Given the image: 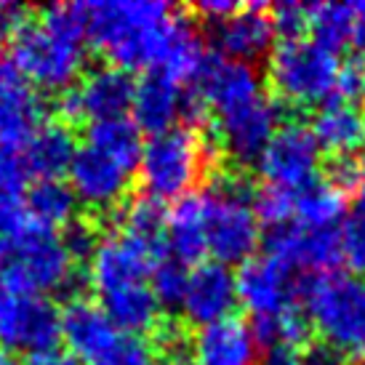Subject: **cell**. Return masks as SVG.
I'll return each mask as SVG.
<instances>
[{
	"instance_id": "6da1fadb",
	"label": "cell",
	"mask_w": 365,
	"mask_h": 365,
	"mask_svg": "<svg viewBox=\"0 0 365 365\" xmlns=\"http://www.w3.org/2000/svg\"><path fill=\"white\" fill-rule=\"evenodd\" d=\"M83 3H56L27 19L9 41V64L21 81L43 91H67L83 75Z\"/></svg>"
},
{
	"instance_id": "7a4b0ae2",
	"label": "cell",
	"mask_w": 365,
	"mask_h": 365,
	"mask_svg": "<svg viewBox=\"0 0 365 365\" xmlns=\"http://www.w3.org/2000/svg\"><path fill=\"white\" fill-rule=\"evenodd\" d=\"M176 11L160 0H102L83 3L86 43L120 70L160 67L165 38Z\"/></svg>"
},
{
	"instance_id": "3957f363",
	"label": "cell",
	"mask_w": 365,
	"mask_h": 365,
	"mask_svg": "<svg viewBox=\"0 0 365 365\" xmlns=\"http://www.w3.org/2000/svg\"><path fill=\"white\" fill-rule=\"evenodd\" d=\"M304 314L339 360H365V274H314L302 288Z\"/></svg>"
},
{
	"instance_id": "277c9868",
	"label": "cell",
	"mask_w": 365,
	"mask_h": 365,
	"mask_svg": "<svg viewBox=\"0 0 365 365\" xmlns=\"http://www.w3.org/2000/svg\"><path fill=\"white\" fill-rule=\"evenodd\" d=\"M213 158L203 131L192 123L173 125L168 131L150 136L142 147L136 176L144 197L165 203L195 192Z\"/></svg>"
},
{
	"instance_id": "5b68a950",
	"label": "cell",
	"mask_w": 365,
	"mask_h": 365,
	"mask_svg": "<svg viewBox=\"0 0 365 365\" xmlns=\"http://www.w3.org/2000/svg\"><path fill=\"white\" fill-rule=\"evenodd\" d=\"M339 56L325 51L312 38H291L274 43L269 51L267 78L274 93L294 107H320L334 99Z\"/></svg>"
},
{
	"instance_id": "8992f818",
	"label": "cell",
	"mask_w": 365,
	"mask_h": 365,
	"mask_svg": "<svg viewBox=\"0 0 365 365\" xmlns=\"http://www.w3.org/2000/svg\"><path fill=\"white\" fill-rule=\"evenodd\" d=\"M75 280V256L59 232L30 224L19 243L0 259V288L16 294H41L70 288Z\"/></svg>"
},
{
	"instance_id": "52a82bcc",
	"label": "cell",
	"mask_w": 365,
	"mask_h": 365,
	"mask_svg": "<svg viewBox=\"0 0 365 365\" xmlns=\"http://www.w3.org/2000/svg\"><path fill=\"white\" fill-rule=\"evenodd\" d=\"M205 195V248L213 256V262L230 267L256 256L262 243V224L251 208V190L245 187L243 179H222Z\"/></svg>"
},
{
	"instance_id": "ba28073f",
	"label": "cell",
	"mask_w": 365,
	"mask_h": 365,
	"mask_svg": "<svg viewBox=\"0 0 365 365\" xmlns=\"http://www.w3.org/2000/svg\"><path fill=\"white\" fill-rule=\"evenodd\" d=\"M133 86L136 83L131 72L112 67V64H99L93 70L83 72L72 88L59 93L56 112L64 125L81 120L99 123L125 118V112L131 110Z\"/></svg>"
},
{
	"instance_id": "9c48e42d",
	"label": "cell",
	"mask_w": 365,
	"mask_h": 365,
	"mask_svg": "<svg viewBox=\"0 0 365 365\" xmlns=\"http://www.w3.org/2000/svg\"><path fill=\"white\" fill-rule=\"evenodd\" d=\"M165 254L155 251L150 245L139 243L136 237L123 230L102 235L88 256V283L96 299L123 288L150 283V272Z\"/></svg>"
},
{
	"instance_id": "30bf717a",
	"label": "cell",
	"mask_w": 365,
	"mask_h": 365,
	"mask_svg": "<svg viewBox=\"0 0 365 365\" xmlns=\"http://www.w3.org/2000/svg\"><path fill=\"white\" fill-rule=\"evenodd\" d=\"M320 158L323 153L314 142L309 125L291 120L277 125V131L267 142L256 165H259L264 184L280 187L288 192H299L317 179Z\"/></svg>"
},
{
	"instance_id": "8fae6325",
	"label": "cell",
	"mask_w": 365,
	"mask_h": 365,
	"mask_svg": "<svg viewBox=\"0 0 365 365\" xmlns=\"http://www.w3.org/2000/svg\"><path fill=\"white\" fill-rule=\"evenodd\" d=\"M59 341V307L48 296L0 291V346L9 352H46Z\"/></svg>"
},
{
	"instance_id": "7c38bea8",
	"label": "cell",
	"mask_w": 365,
	"mask_h": 365,
	"mask_svg": "<svg viewBox=\"0 0 365 365\" xmlns=\"http://www.w3.org/2000/svg\"><path fill=\"white\" fill-rule=\"evenodd\" d=\"M213 118L224 153L240 165H251L259 160L267 142L280 125V104L267 91H262L254 99L235 104Z\"/></svg>"
},
{
	"instance_id": "4fadbf2b",
	"label": "cell",
	"mask_w": 365,
	"mask_h": 365,
	"mask_svg": "<svg viewBox=\"0 0 365 365\" xmlns=\"http://www.w3.org/2000/svg\"><path fill=\"white\" fill-rule=\"evenodd\" d=\"M237 304H243L254 320L274 317L296 307L302 285L296 283L294 269L272 256H251L235 272Z\"/></svg>"
},
{
	"instance_id": "5bb4252c",
	"label": "cell",
	"mask_w": 365,
	"mask_h": 365,
	"mask_svg": "<svg viewBox=\"0 0 365 365\" xmlns=\"http://www.w3.org/2000/svg\"><path fill=\"white\" fill-rule=\"evenodd\" d=\"M131 171L86 144L75 150V158L67 168V187L75 200L93 211H112L115 205H120L131 190Z\"/></svg>"
},
{
	"instance_id": "9a60e30c",
	"label": "cell",
	"mask_w": 365,
	"mask_h": 365,
	"mask_svg": "<svg viewBox=\"0 0 365 365\" xmlns=\"http://www.w3.org/2000/svg\"><path fill=\"white\" fill-rule=\"evenodd\" d=\"M267 256L291 269L314 274L334 272L341 264V227L339 230H304L299 224L274 227L267 235Z\"/></svg>"
},
{
	"instance_id": "2e32d148",
	"label": "cell",
	"mask_w": 365,
	"mask_h": 365,
	"mask_svg": "<svg viewBox=\"0 0 365 365\" xmlns=\"http://www.w3.org/2000/svg\"><path fill=\"white\" fill-rule=\"evenodd\" d=\"M192 83V102L200 107V112H213V115L248 102L264 91L262 75L256 72L254 64L224 59V56H208Z\"/></svg>"
},
{
	"instance_id": "e0dca14e",
	"label": "cell",
	"mask_w": 365,
	"mask_h": 365,
	"mask_svg": "<svg viewBox=\"0 0 365 365\" xmlns=\"http://www.w3.org/2000/svg\"><path fill=\"white\" fill-rule=\"evenodd\" d=\"M120 336L102 307L96 304V299L72 296L59 309V339L75 360H86L88 365L96 363L118 344Z\"/></svg>"
},
{
	"instance_id": "ac0fdd59",
	"label": "cell",
	"mask_w": 365,
	"mask_h": 365,
	"mask_svg": "<svg viewBox=\"0 0 365 365\" xmlns=\"http://www.w3.org/2000/svg\"><path fill=\"white\" fill-rule=\"evenodd\" d=\"M237 307V291H235V272L219 262L195 264L187 274V288L182 296V309L187 323L205 328L230 317Z\"/></svg>"
},
{
	"instance_id": "d6986e66",
	"label": "cell",
	"mask_w": 365,
	"mask_h": 365,
	"mask_svg": "<svg viewBox=\"0 0 365 365\" xmlns=\"http://www.w3.org/2000/svg\"><path fill=\"white\" fill-rule=\"evenodd\" d=\"M187 112H190V96L179 83L163 72H147L133 86L131 120L142 133L155 136L168 131L179 125L182 118H187Z\"/></svg>"
},
{
	"instance_id": "ffe728a7",
	"label": "cell",
	"mask_w": 365,
	"mask_h": 365,
	"mask_svg": "<svg viewBox=\"0 0 365 365\" xmlns=\"http://www.w3.org/2000/svg\"><path fill=\"white\" fill-rule=\"evenodd\" d=\"M274 27L269 19V6H240L232 16L216 24L213 41L224 59L254 64L256 59L269 56L274 48Z\"/></svg>"
},
{
	"instance_id": "44dd1931",
	"label": "cell",
	"mask_w": 365,
	"mask_h": 365,
	"mask_svg": "<svg viewBox=\"0 0 365 365\" xmlns=\"http://www.w3.org/2000/svg\"><path fill=\"white\" fill-rule=\"evenodd\" d=\"M192 352L195 365H254L259 346L251 334V325L230 314L219 323L197 328Z\"/></svg>"
},
{
	"instance_id": "7402d4cb",
	"label": "cell",
	"mask_w": 365,
	"mask_h": 365,
	"mask_svg": "<svg viewBox=\"0 0 365 365\" xmlns=\"http://www.w3.org/2000/svg\"><path fill=\"white\" fill-rule=\"evenodd\" d=\"M205 213H208V195L190 192L173 200L165 211V251L168 259L179 264H200L208 254L205 248Z\"/></svg>"
},
{
	"instance_id": "603a6c76",
	"label": "cell",
	"mask_w": 365,
	"mask_h": 365,
	"mask_svg": "<svg viewBox=\"0 0 365 365\" xmlns=\"http://www.w3.org/2000/svg\"><path fill=\"white\" fill-rule=\"evenodd\" d=\"M43 125V102L9 61L0 70V142H27Z\"/></svg>"
},
{
	"instance_id": "cb8c5ba5",
	"label": "cell",
	"mask_w": 365,
	"mask_h": 365,
	"mask_svg": "<svg viewBox=\"0 0 365 365\" xmlns=\"http://www.w3.org/2000/svg\"><path fill=\"white\" fill-rule=\"evenodd\" d=\"M365 115L352 102L331 99L317 107L312 115L309 131L320 153H331L334 158H349L363 144Z\"/></svg>"
},
{
	"instance_id": "d4e9b609",
	"label": "cell",
	"mask_w": 365,
	"mask_h": 365,
	"mask_svg": "<svg viewBox=\"0 0 365 365\" xmlns=\"http://www.w3.org/2000/svg\"><path fill=\"white\" fill-rule=\"evenodd\" d=\"M349 197L328 179H314L294 192V224L304 230H339L346 216Z\"/></svg>"
},
{
	"instance_id": "484cf974",
	"label": "cell",
	"mask_w": 365,
	"mask_h": 365,
	"mask_svg": "<svg viewBox=\"0 0 365 365\" xmlns=\"http://www.w3.org/2000/svg\"><path fill=\"white\" fill-rule=\"evenodd\" d=\"M75 136L64 123H43L38 131L27 139V160L32 176L38 179H61L75 158Z\"/></svg>"
},
{
	"instance_id": "4316f807",
	"label": "cell",
	"mask_w": 365,
	"mask_h": 365,
	"mask_svg": "<svg viewBox=\"0 0 365 365\" xmlns=\"http://www.w3.org/2000/svg\"><path fill=\"white\" fill-rule=\"evenodd\" d=\"M86 147L107 155L110 160L123 165L125 171L136 173L144 139L142 131L133 125L131 118H112V120L88 123L86 128Z\"/></svg>"
},
{
	"instance_id": "83f0119b",
	"label": "cell",
	"mask_w": 365,
	"mask_h": 365,
	"mask_svg": "<svg viewBox=\"0 0 365 365\" xmlns=\"http://www.w3.org/2000/svg\"><path fill=\"white\" fill-rule=\"evenodd\" d=\"M24 211L30 216L32 224H38L43 230H67L75 222V211H78V200L67 182L61 179H38L30 184L27 192V203Z\"/></svg>"
},
{
	"instance_id": "f1b7e54d",
	"label": "cell",
	"mask_w": 365,
	"mask_h": 365,
	"mask_svg": "<svg viewBox=\"0 0 365 365\" xmlns=\"http://www.w3.org/2000/svg\"><path fill=\"white\" fill-rule=\"evenodd\" d=\"M251 334L256 339V346H264L269 352H294L299 355V349L307 346L312 328L307 320L304 309L291 307L285 312L274 314V317H259L251 320Z\"/></svg>"
},
{
	"instance_id": "f546056e",
	"label": "cell",
	"mask_w": 365,
	"mask_h": 365,
	"mask_svg": "<svg viewBox=\"0 0 365 365\" xmlns=\"http://www.w3.org/2000/svg\"><path fill=\"white\" fill-rule=\"evenodd\" d=\"M307 30L312 32V41L317 46H323L325 51L339 56V51L349 48L352 6H344V3H317V6H309Z\"/></svg>"
},
{
	"instance_id": "4dcf8cb0",
	"label": "cell",
	"mask_w": 365,
	"mask_h": 365,
	"mask_svg": "<svg viewBox=\"0 0 365 365\" xmlns=\"http://www.w3.org/2000/svg\"><path fill=\"white\" fill-rule=\"evenodd\" d=\"M120 230L125 235L136 237L139 243L165 254V208L158 200H150V197L133 200L123 211Z\"/></svg>"
},
{
	"instance_id": "1f68e13d",
	"label": "cell",
	"mask_w": 365,
	"mask_h": 365,
	"mask_svg": "<svg viewBox=\"0 0 365 365\" xmlns=\"http://www.w3.org/2000/svg\"><path fill=\"white\" fill-rule=\"evenodd\" d=\"M187 274H190V269L184 264L168 259V256L155 264L153 272H150V291H153L155 302L160 304V309L163 307L179 309L184 288H187Z\"/></svg>"
},
{
	"instance_id": "d6a6232c",
	"label": "cell",
	"mask_w": 365,
	"mask_h": 365,
	"mask_svg": "<svg viewBox=\"0 0 365 365\" xmlns=\"http://www.w3.org/2000/svg\"><path fill=\"white\" fill-rule=\"evenodd\" d=\"M35 182L27 160V142H0V192L16 195Z\"/></svg>"
},
{
	"instance_id": "836d02e7",
	"label": "cell",
	"mask_w": 365,
	"mask_h": 365,
	"mask_svg": "<svg viewBox=\"0 0 365 365\" xmlns=\"http://www.w3.org/2000/svg\"><path fill=\"white\" fill-rule=\"evenodd\" d=\"M251 208L262 227H285L294 222V192L264 184L262 190L251 192Z\"/></svg>"
},
{
	"instance_id": "e575fe53",
	"label": "cell",
	"mask_w": 365,
	"mask_h": 365,
	"mask_svg": "<svg viewBox=\"0 0 365 365\" xmlns=\"http://www.w3.org/2000/svg\"><path fill=\"white\" fill-rule=\"evenodd\" d=\"M30 224V216L19 197L0 192V259L9 256V251L19 243V237L27 232Z\"/></svg>"
},
{
	"instance_id": "d590c367",
	"label": "cell",
	"mask_w": 365,
	"mask_h": 365,
	"mask_svg": "<svg viewBox=\"0 0 365 365\" xmlns=\"http://www.w3.org/2000/svg\"><path fill=\"white\" fill-rule=\"evenodd\" d=\"M150 363H153V346L147 344V339L123 334L118 339V344L91 365H150Z\"/></svg>"
},
{
	"instance_id": "8d00e7d4",
	"label": "cell",
	"mask_w": 365,
	"mask_h": 365,
	"mask_svg": "<svg viewBox=\"0 0 365 365\" xmlns=\"http://www.w3.org/2000/svg\"><path fill=\"white\" fill-rule=\"evenodd\" d=\"M307 14H309V6H302V3L269 6V19H272L274 35H280V41L302 38V32L307 30Z\"/></svg>"
},
{
	"instance_id": "74e56055",
	"label": "cell",
	"mask_w": 365,
	"mask_h": 365,
	"mask_svg": "<svg viewBox=\"0 0 365 365\" xmlns=\"http://www.w3.org/2000/svg\"><path fill=\"white\" fill-rule=\"evenodd\" d=\"M341 262L355 274H365V222L360 219L341 230Z\"/></svg>"
},
{
	"instance_id": "f35d334b",
	"label": "cell",
	"mask_w": 365,
	"mask_h": 365,
	"mask_svg": "<svg viewBox=\"0 0 365 365\" xmlns=\"http://www.w3.org/2000/svg\"><path fill=\"white\" fill-rule=\"evenodd\" d=\"M363 75H365V64H360V61H344V64H339L336 83H334L336 99L339 102H352L355 96H363Z\"/></svg>"
},
{
	"instance_id": "ab89813d",
	"label": "cell",
	"mask_w": 365,
	"mask_h": 365,
	"mask_svg": "<svg viewBox=\"0 0 365 365\" xmlns=\"http://www.w3.org/2000/svg\"><path fill=\"white\" fill-rule=\"evenodd\" d=\"M24 21H27V11L19 3L0 0V43H9Z\"/></svg>"
},
{
	"instance_id": "60d3db41",
	"label": "cell",
	"mask_w": 365,
	"mask_h": 365,
	"mask_svg": "<svg viewBox=\"0 0 365 365\" xmlns=\"http://www.w3.org/2000/svg\"><path fill=\"white\" fill-rule=\"evenodd\" d=\"M237 9H240V6L224 3V0H200L197 6H192V14H197L200 19L211 21V24H219V21H224L227 16H232Z\"/></svg>"
},
{
	"instance_id": "b9f144b4",
	"label": "cell",
	"mask_w": 365,
	"mask_h": 365,
	"mask_svg": "<svg viewBox=\"0 0 365 365\" xmlns=\"http://www.w3.org/2000/svg\"><path fill=\"white\" fill-rule=\"evenodd\" d=\"M21 365H81V360H75L67 349L53 346V349H46V352L27 355V360H24Z\"/></svg>"
},
{
	"instance_id": "7bdbcfd3",
	"label": "cell",
	"mask_w": 365,
	"mask_h": 365,
	"mask_svg": "<svg viewBox=\"0 0 365 365\" xmlns=\"http://www.w3.org/2000/svg\"><path fill=\"white\" fill-rule=\"evenodd\" d=\"M349 46L355 51L365 53V0L352 6V38H349Z\"/></svg>"
},
{
	"instance_id": "ee69618b",
	"label": "cell",
	"mask_w": 365,
	"mask_h": 365,
	"mask_svg": "<svg viewBox=\"0 0 365 365\" xmlns=\"http://www.w3.org/2000/svg\"><path fill=\"white\" fill-rule=\"evenodd\" d=\"M355 192H357V216H355V219L365 222V163H360V173H357Z\"/></svg>"
},
{
	"instance_id": "f6af8a7d",
	"label": "cell",
	"mask_w": 365,
	"mask_h": 365,
	"mask_svg": "<svg viewBox=\"0 0 365 365\" xmlns=\"http://www.w3.org/2000/svg\"><path fill=\"white\" fill-rule=\"evenodd\" d=\"M267 365H307V360L294 355V352H269V363Z\"/></svg>"
},
{
	"instance_id": "bcb514c9",
	"label": "cell",
	"mask_w": 365,
	"mask_h": 365,
	"mask_svg": "<svg viewBox=\"0 0 365 365\" xmlns=\"http://www.w3.org/2000/svg\"><path fill=\"white\" fill-rule=\"evenodd\" d=\"M150 365H195L192 357H184L179 355V352H171V355L160 357V360H153Z\"/></svg>"
},
{
	"instance_id": "7dc6e473",
	"label": "cell",
	"mask_w": 365,
	"mask_h": 365,
	"mask_svg": "<svg viewBox=\"0 0 365 365\" xmlns=\"http://www.w3.org/2000/svg\"><path fill=\"white\" fill-rule=\"evenodd\" d=\"M0 365H19V363H16L11 355H6V352H0Z\"/></svg>"
},
{
	"instance_id": "c3c4849f",
	"label": "cell",
	"mask_w": 365,
	"mask_h": 365,
	"mask_svg": "<svg viewBox=\"0 0 365 365\" xmlns=\"http://www.w3.org/2000/svg\"><path fill=\"white\" fill-rule=\"evenodd\" d=\"M363 147H365V123H363Z\"/></svg>"
},
{
	"instance_id": "681fc988",
	"label": "cell",
	"mask_w": 365,
	"mask_h": 365,
	"mask_svg": "<svg viewBox=\"0 0 365 365\" xmlns=\"http://www.w3.org/2000/svg\"><path fill=\"white\" fill-rule=\"evenodd\" d=\"M363 96H365V75H363Z\"/></svg>"
},
{
	"instance_id": "f907efd6",
	"label": "cell",
	"mask_w": 365,
	"mask_h": 365,
	"mask_svg": "<svg viewBox=\"0 0 365 365\" xmlns=\"http://www.w3.org/2000/svg\"><path fill=\"white\" fill-rule=\"evenodd\" d=\"M0 70H3V61H0Z\"/></svg>"
}]
</instances>
